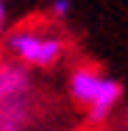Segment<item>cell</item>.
<instances>
[{"label": "cell", "mask_w": 128, "mask_h": 131, "mask_svg": "<svg viewBox=\"0 0 128 131\" xmlns=\"http://www.w3.org/2000/svg\"><path fill=\"white\" fill-rule=\"evenodd\" d=\"M6 50L25 67H53L64 56L67 42H64V36H59L53 31L20 25L6 36Z\"/></svg>", "instance_id": "1"}, {"label": "cell", "mask_w": 128, "mask_h": 131, "mask_svg": "<svg viewBox=\"0 0 128 131\" xmlns=\"http://www.w3.org/2000/svg\"><path fill=\"white\" fill-rule=\"evenodd\" d=\"M103 78L106 75H100L92 67H78V70H73V75H70V95H73V101L89 109V106L95 103L100 86H103Z\"/></svg>", "instance_id": "2"}, {"label": "cell", "mask_w": 128, "mask_h": 131, "mask_svg": "<svg viewBox=\"0 0 128 131\" xmlns=\"http://www.w3.org/2000/svg\"><path fill=\"white\" fill-rule=\"evenodd\" d=\"M120 98H123V86H120V81H117V78H103L100 92H98L95 103L89 106V123H92V126H103V123L111 117L114 106L120 103Z\"/></svg>", "instance_id": "3"}, {"label": "cell", "mask_w": 128, "mask_h": 131, "mask_svg": "<svg viewBox=\"0 0 128 131\" xmlns=\"http://www.w3.org/2000/svg\"><path fill=\"white\" fill-rule=\"evenodd\" d=\"M31 86L28 70L22 64L14 67H0V103L3 101H20Z\"/></svg>", "instance_id": "4"}, {"label": "cell", "mask_w": 128, "mask_h": 131, "mask_svg": "<svg viewBox=\"0 0 128 131\" xmlns=\"http://www.w3.org/2000/svg\"><path fill=\"white\" fill-rule=\"evenodd\" d=\"M50 14L56 20H67L73 14V0H53L50 3Z\"/></svg>", "instance_id": "5"}, {"label": "cell", "mask_w": 128, "mask_h": 131, "mask_svg": "<svg viewBox=\"0 0 128 131\" xmlns=\"http://www.w3.org/2000/svg\"><path fill=\"white\" fill-rule=\"evenodd\" d=\"M3 28H6V6L0 0V36H3Z\"/></svg>", "instance_id": "6"}, {"label": "cell", "mask_w": 128, "mask_h": 131, "mask_svg": "<svg viewBox=\"0 0 128 131\" xmlns=\"http://www.w3.org/2000/svg\"><path fill=\"white\" fill-rule=\"evenodd\" d=\"M125 123H128V109H125Z\"/></svg>", "instance_id": "7"}]
</instances>
